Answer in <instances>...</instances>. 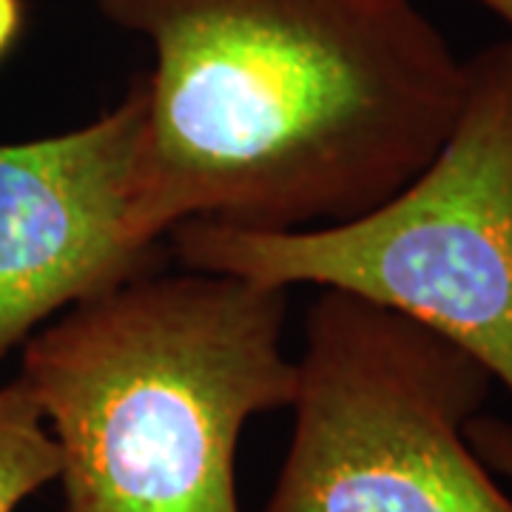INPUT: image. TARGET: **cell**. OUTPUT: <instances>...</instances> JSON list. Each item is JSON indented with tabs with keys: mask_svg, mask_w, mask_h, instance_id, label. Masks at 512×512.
Wrapping results in <instances>:
<instances>
[{
	"mask_svg": "<svg viewBox=\"0 0 512 512\" xmlns=\"http://www.w3.org/2000/svg\"><path fill=\"white\" fill-rule=\"evenodd\" d=\"M154 52L148 222L302 231L416 180L470 86L416 0H92Z\"/></svg>",
	"mask_w": 512,
	"mask_h": 512,
	"instance_id": "1",
	"label": "cell"
},
{
	"mask_svg": "<svg viewBox=\"0 0 512 512\" xmlns=\"http://www.w3.org/2000/svg\"><path fill=\"white\" fill-rule=\"evenodd\" d=\"M288 291L148 271L37 328L18 379L60 447L63 512H242L245 424L296 393Z\"/></svg>",
	"mask_w": 512,
	"mask_h": 512,
	"instance_id": "2",
	"label": "cell"
},
{
	"mask_svg": "<svg viewBox=\"0 0 512 512\" xmlns=\"http://www.w3.org/2000/svg\"><path fill=\"white\" fill-rule=\"evenodd\" d=\"M467 74L447 143L390 200L302 231L183 222L168 234L180 265L402 313L473 353L512 393V40L467 57Z\"/></svg>",
	"mask_w": 512,
	"mask_h": 512,
	"instance_id": "3",
	"label": "cell"
},
{
	"mask_svg": "<svg viewBox=\"0 0 512 512\" xmlns=\"http://www.w3.org/2000/svg\"><path fill=\"white\" fill-rule=\"evenodd\" d=\"M495 379L402 313L319 291L265 512H512L464 436Z\"/></svg>",
	"mask_w": 512,
	"mask_h": 512,
	"instance_id": "4",
	"label": "cell"
},
{
	"mask_svg": "<svg viewBox=\"0 0 512 512\" xmlns=\"http://www.w3.org/2000/svg\"><path fill=\"white\" fill-rule=\"evenodd\" d=\"M146 86L86 126L0 143V359L74 305L157 271L143 191Z\"/></svg>",
	"mask_w": 512,
	"mask_h": 512,
	"instance_id": "5",
	"label": "cell"
},
{
	"mask_svg": "<svg viewBox=\"0 0 512 512\" xmlns=\"http://www.w3.org/2000/svg\"><path fill=\"white\" fill-rule=\"evenodd\" d=\"M60 476V447L29 387H0V512H15Z\"/></svg>",
	"mask_w": 512,
	"mask_h": 512,
	"instance_id": "6",
	"label": "cell"
},
{
	"mask_svg": "<svg viewBox=\"0 0 512 512\" xmlns=\"http://www.w3.org/2000/svg\"><path fill=\"white\" fill-rule=\"evenodd\" d=\"M464 436L470 441V447L476 450V456L498 476L512 481V424L498 419V416H484L478 413L467 421Z\"/></svg>",
	"mask_w": 512,
	"mask_h": 512,
	"instance_id": "7",
	"label": "cell"
},
{
	"mask_svg": "<svg viewBox=\"0 0 512 512\" xmlns=\"http://www.w3.org/2000/svg\"><path fill=\"white\" fill-rule=\"evenodd\" d=\"M26 26L23 0H0V60L15 49Z\"/></svg>",
	"mask_w": 512,
	"mask_h": 512,
	"instance_id": "8",
	"label": "cell"
},
{
	"mask_svg": "<svg viewBox=\"0 0 512 512\" xmlns=\"http://www.w3.org/2000/svg\"><path fill=\"white\" fill-rule=\"evenodd\" d=\"M473 3H478L481 9H487L490 15H495V18L501 20V23L510 29V35H512V0H473Z\"/></svg>",
	"mask_w": 512,
	"mask_h": 512,
	"instance_id": "9",
	"label": "cell"
}]
</instances>
